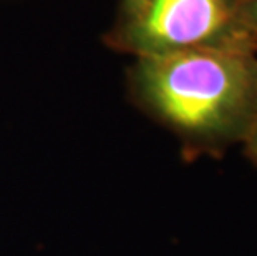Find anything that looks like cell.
I'll return each mask as SVG.
<instances>
[{"label": "cell", "instance_id": "6da1fadb", "mask_svg": "<svg viewBox=\"0 0 257 256\" xmlns=\"http://www.w3.org/2000/svg\"><path fill=\"white\" fill-rule=\"evenodd\" d=\"M131 102L179 140L188 160L242 145L257 105V53L201 48L135 58Z\"/></svg>", "mask_w": 257, "mask_h": 256}, {"label": "cell", "instance_id": "7a4b0ae2", "mask_svg": "<svg viewBox=\"0 0 257 256\" xmlns=\"http://www.w3.org/2000/svg\"><path fill=\"white\" fill-rule=\"evenodd\" d=\"M105 43L135 58L201 48L257 53L242 0H118Z\"/></svg>", "mask_w": 257, "mask_h": 256}, {"label": "cell", "instance_id": "3957f363", "mask_svg": "<svg viewBox=\"0 0 257 256\" xmlns=\"http://www.w3.org/2000/svg\"><path fill=\"white\" fill-rule=\"evenodd\" d=\"M242 148H244L245 156H247L249 160L257 166V105H255L252 122H250L249 132H247V135H245V138L242 141Z\"/></svg>", "mask_w": 257, "mask_h": 256}, {"label": "cell", "instance_id": "277c9868", "mask_svg": "<svg viewBox=\"0 0 257 256\" xmlns=\"http://www.w3.org/2000/svg\"><path fill=\"white\" fill-rule=\"evenodd\" d=\"M242 10L250 34L257 40V0H242Z\"/></svg>", "mask_w": 257, "mask_h": 256}]
</instances>
